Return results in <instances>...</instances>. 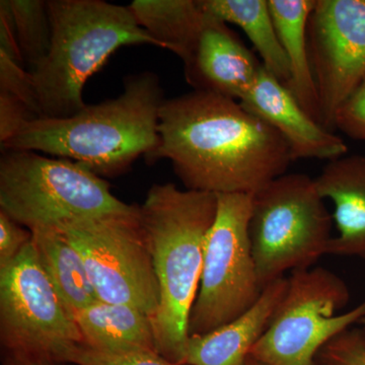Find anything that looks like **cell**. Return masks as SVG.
Wrapping results in <instances>:
<instances>
[{
  "mask_svg": "<svg viewBox=\"0 0 365 365\" xmlns=\"http://www.w3.org/2000/svg\"><path fill=\"white\" fill-rule=\"evenodd\" d=\"M160 143L146 158H167L186 189L254 194L287 174L292 162L282 136L239 101L195 91L163 101Z\"/></svg>",
  "mask_w": 365,
  "mask_h": 365,
  "instance_id": "6da1fadb",
  "label": "cell"
},
{
  "mask_svg": "<svg viewBox=\"0 0 365 365\" xmlns=\"http://www.w3.org/2000/svg\"><path fill=\"white\" fill-rule=\"evenodd\" d=\"M165 101L157 74L124 78L123 93L64 119L38 117L24 125L2 150L41 151L81 163L100 177L126 173L160 143L158 122Z\"/></svg>",
  "mask_w": 365,
  "mask_h": 365,
  "instance_id": "7a4b0ae2",
  "label": "cell"
},
{
  "mask_svg": "<svg viewBox=\"0 0 365 365\" xmlns=\"http://www.w3.org/2000/svg\"><path fill=\"white\" fill-rule=\"evenodd\" d=\"M216 211V194L181 190L173 182L153 185L140 205L160 292L153 319L155 345L162 356L176 364H184L190 312Z\"/></svg>",
  "mask_w": 365,
  "mask_h": 365,
  "instance_id": "3957f363",
  "label": "cell"
},
{
  "mask_svg": "<svg viewBox=\"0 0 365 365\" xmlns=\"http://www.w3.org/2000/svg\"><path fill=\"white\" fill-rule=\"evenodd\" d=\"M51 47L31 71L40 117L64 119L86 107V81L124 46L153 45L129 6L104 0H47Z\"/></svg>",
  "mask_w": 365,
  "mask_h": 365,
  "instance_id": "277c9868",
  "label": "cell"
},
{
  "mask_svg": "<svg viewBox=\"0 0 365 365\" xmlns=\"http://www.w3.org/2000/svg\"><path fill=\"white\" fill-rule=\"evenodd\" d=\"M109 182L81 163L36 151L4 150L0 160V210L28 228L125 213Z\"/></svg>",
  "mask_w": 365,
  "mask_h": 365,
  "instance_id": "5b68a950",
  "label": "cell"
},
{
  "mask_svg": "<svg viewBox=\"0 0 365 365\" xmlns=\"http://www.w3.org/2000/svg\"><path fill=\"white\" fill-rule=\"evenodd\" d=\"M332 218L306 174L287 173L253 194L249 232L262 289L327 255Z\"/></svg>",
  "mask_w": 365,
  "mask_h": 365,
  "instance_id": "8992f818",
  "label": "cell"
},
{
  "mask_svg": "<svg viewBox=\"0 0 365 365\" xmlns=\"http://www.w3.org/2000/svg\"><path fill=\"white\" fill-rule=\"evenodd\" d=\"M349 299L347 285L331 271L322 267L294 271L267 330L250 357L266 365H318L319 350L365 318V300L337 314Z\"/></svg>",
  "mask_w": 365,
  "mask_h": 365,
  "instance_id": "52a82bcc",
  "label": "cell"
},
{
  "mask_svg": "<svg viewBox=\"0 0 365 365\" xmlns=\"http://www.w3.org/2000/svg\"><path fill=\"white\" fill-rule=\"evenodd\" d=\"M54 227L78 250L98 300L135 307L153 322L160 292L140 205Z\"/></svg>",
  "mask_w": 365,
  "mask_h": 365,
  "instance_id": "ba28073f",
  "label": "cell"
},
{
  "mask_svg": "<svg viewBox=\"0 0 365 365\" xmlns=\"http://www.w3.org/2000/svg\"><path fill=\"white\" fill-rule=\"evenodd\" d=\"M217 211L206 239L189 336L204 335L248 312L263 289L257 277L249 225L253 194H216Z\"/></svg>",
  "mask_w": 365,
  "mask_h": 365,
  "instance_id": "9c48e42d",
  "label": "cell"
},
{
  "mask_svg": "<svg viewBox=\"0 0 365 365\" xmlns=\"http://www.w3.org/2000/svg\"><path fill=\"white\" fill-rule=\"evenodd\" d=\"M0 341L9 356L63 364L85 346L76 318L41 265L33 241L0 269Z\"/></svg>",
  "mask_w": 365,
  "mask_h": 365,
  "instance_id": "30bf717a",
  "label": "cell"
},
{
  "mask_svg": "<svg viewBox=\"0 0 365 365\" xmlns=\"http://www.w3.org/2000/svg\"><path fill=\"white\" fill-rule=\"evenodd\" d=\"M307 45L319 122L335 132L336 112L365 81V0H317Z\"/></svg>",
  "mask_w": 365,
  "mask_h": 365,
  "instance_id": "8fae6325",
  "label": "cell"
},
{
  "mask_svg": "<svg viewBox=\"0 0 365 365\" xmlns=\"http://www.w3.org/2000/svg\"><path fill=\"white\" fill-rule=\"evenodd\" d=\"M240 103L282 136L289 148L292 162H330L347 153L345 141L309 116L287 86L274 78L264 66L251 90Z\"/></svg>",
  "mask_w": 365,
  "mask_h": 365,
  "instance_id": "7c38bea8",
  "label": "cell"
},
{
  "mask_svg": "<svg viewBox=\"0 0 365 365\" xmlns=\"http://www.w3.org/2000/svg\"><path fill=\"white\" fill-rule=\"evenodd\" d=\"M262 67V62L227 24L206 14L200 39L193 56L184 64V73L194 90L240 102L251 90Z\"/></svg>",
  "mask_w": 365,
  "mask_h": 365,
  "instance_id": "4fadbf2b",
  "label": "cell"
},
{
  "mask_svg": "<svg viewBox=\"0 0 365 365\" xmlns=\"http://www.w3.org/2000/svg\"><path fill=\"white\" fill-rule=\"evenodd\" d=\"M314 182L322 198L335 206L332 217L339 235L329 242L327 255L365 260V155L330 160Z\"/></svg>",
  "mask_w": 365,
  "mask_h": 365,
  "instance_id": "5bb4252c",
  "label": "cell"
},
{
  "mask_svg": "<svg viewBox=\"0 0 365 365\" xmlns=\"http://www.w3.org/2000/svg\"><path fill=\"white\" fill-rule=\"evenodd\" d=\"M288 278L274 281L246 313L204 335L190 336L185 353L187 365H245L252 348L267 330L284 297Z\"/></svg>",
  "mask_w": 365,
  "mask_h": 365,
  "instance_id": "9a60e30c",
  "label": "cell"
},
{
  "mask_svg": "<svg viewBox=\"0 0 365 365\" xmlns=\"http://www.w3.org/2000/svg\"><path fill=\"white\" fill-rule=\"evenodd\" d=\"M74 318L90 349L111 354L158 352L151 318L135 307L97 300Z\"/></svg>",
  "mask_w": 365,
  "mask_h": 365,
  "instance_id": "2e32d148",
  "label": "cell"
},
{
  "mask_svg": "<svg viewBox=\"0 0 365 365\" xmlns=\"http://www.w3.org/2000/svg\"><path fill=\"white\" fill-rule=\"evenodd\" d=\"M268 4L289 67L288 90L304 111L321 124L318 91L307 45V24L317 0H268Z\"/></svg>",
  "mask_w": 365,
  "mask_h": 365,
  "instance_id": "e0dca14e",
  "label": "cell"
},
{
  "mask_svg": "<svg viewBox=\"0 0 365 365\" xmlns=\"http://www.w3.org/2000/svg\"><path fill=\"white\" fill-rule=\"evenodd\" d=\"M129 7L141 28L163 49L188 63L195 52L206 14L199 0H134Z\"/></svg>",
  "mask_w": 365,
  "mask_h": 365,
  "instance_id": "ac0fdd59",
  "label": "cell"
},
{
  "mask_svg": "<svg viewBox=\"0 0 365 365\" xmlns=\"http://www.w3.org/2000/svg\"><path fill=\"white\" fill-rule=\"evenodd\" d=\"M41 265L73 316L97 302L85 262L78 250L56 227L32 230Z\"/></svg>",
  "mask_w": 365,
  "mask_h": 365,
  "instance_id": "d6986e66",
  "label": "cell"
},
{
  "mask_svg": "<svg viewBox=\"0 0 365 365\" xmlns=\"http://www.w3.org/2000/svg\"><path fill=\"white\" fill-rule=\"evenodd\" d=\"M206 14L225 24L240 26L260 56L264 68L287 86L289 67L268 0H199Z\"/></svg>",
  "mask_w": 365,
  "mask_h": 365,
  "instance_id": "ffe728a7",
  "label": "cell"
},
{
  "mask_svg": "<svg viewBox=\"0 0 365 365\" xmlns=\"http://www.w3.org/2000/svg\"><path fill=\"white\" fill-rule=\"evenodd\" d=\"M16 38L25 63L32 68L51 47L52 25L47 0H9Z\"/></svg>",
  "mask_w": 365,
  "mask_h": 365,
  "instance_id": "44dd1931",
  "label": "cell"
},
{
  "mask_svg": "<svg viewBox=\"0 0 365 365\" xmlns=\"http://www.w3.org/2000/svg\"><path fill=\"white\" fill-rule=\"evenodd\" d=\"M316 361L318 365H365V333L348 329L319 350Z\"/></svg>",
  "mask_w": 365,
  "mask_h": 365,
  "instance_id": "7402d4cb",
  "label": "cell"
},
{
  "mask_svg": "<svg viewBox=\"0 0 365 365\" xmlns=\"http://www.w3.org/2000/svg\"><path fill=\"white\" fill-rule=\"evenodd\" d=\"M0 91L11 93L20 98L40 117L39 106L31 71H25L24 66L2 50H0Z\"/></svg>",
  "mask_w": 365,
  "mask_h": 365,
  "instance_id": "603a6c76",
  "label": "cell"
},
{
  "mask_svg": "<svg viewBox=\"0 0 365 365\" xmlns=\"http://www.w3.org/2000/svg\"><path fill=\"white\" fill-rule=\"evenodd\" d=\"M73 365H187L176 364L165 359L157 351H137L129 353H103L81 346L67 360Z\"/></svg>",
  "mask_w": 365,
  "mask_h": 365,
  "instance_id": "cb8c5ba5",
  "label": "cell"
},
{
  "mask_svg": "<svg viewBox=\"0 0 365 365\" xmlns=\"http://www.w3.org/2000/svg\"><path fill=\"white\" fill-rule=\"evenodd\" d=\"M334 127L350 138L365 141V81L340 106Z\"/></svg>",
  "mask_w": 365,
  "mask_h": 365,
  "instance_id": "d4e9b609",
  "label": "cell"
},
{
  "mask_svg": "<svg viewBox=\"0 0 365 365\" xmlns=\"http://www.w3.org/2000/svg\"><path fill=\"white\" fill-rule=\"evenodd\" d=\"M30 230L0 210V269L6 268L32 241Z\"/></svg>",
  "mask_w": 365,
  "mask_h": 365,
  "instance_id": "484cf974",
  "label": "cell"
},
{
  "mask_svg": "<svg viewBox=\"0 0 365 365\" xmlns=\"http://www.w3.org/2000/svg\"><path fill=\"white\" fill-rule=\"evenodd\" d=\"M36 118L37 115L20 98L0 91V144L9 140Z\"/></svg>",
  "mask_w": 365,
  "mask_h": 365,
  "instance_id": "4316f807",
  "label": "cell"
},
{
  "mask_svg": "<svg viewBox=\"0 0 365 365\" xmlns=\"http://www.w3.org/2000/svg\"><path fill=\"white\" fill-rule=\"evenodd\" d=\"M0 50L7 53L11 58L16 60L21 66L25 64L20 47H19L9 0L0 1Z\"/></svg>",
  "mask_w": 365,
  "mask_h": 365,
  "instance_id": "83f0119b",
  "label": "cell"
},
{
  "mask_svg": "<svg viewBox=\"0 0 365 365\" xmlns=\"http://www.w3.org/2000/svg\"><path fill=\"white\" fill-rule=\"evenodd\" d=\"M4 365H69L63 362L53 361V360L26 359V357H14L6 355Z\"/></svg>",
  "mask_w": 365,
  "mask_h": 365,
  "instance_id": "f1b7e54d",
  "label": "cell"
},
{
  "mask_svg": "<svg viewBox=\"0 0 365 365\" xmlns=\"http://www.w3.org/2000/svg\"><path fill=\"white\" fill-rule=\"evenodd\" d=\"M245 365H266L264 364H262V362L258 361V360L252 359V357L249 356L248 360H247L246 364Z\"/></svg>",
  "mask_w": 365,
  "mask_h": 365,
  "instance_id": "f546056e",
  "label": "cell"
},
{
  "mask_svg": "<svg viewBox=\"0 0 365 365\" xmlns=\"http://www.w3.org/2000/svg\"><path fill=\"white\" fill-rule=\"evenodd\" d=\"M362 326H364V328H362V331L365 333V318L362 319L361 321Z\"/></svg>",
  "mask_w": 365,
  "mask_h": 365,
  "instance_id": "4dcf8cb0",
  "label": "cell"
}]
</instances>
